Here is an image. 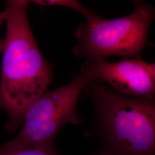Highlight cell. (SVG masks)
I'll return each instance as SVG.
<instances>
[{
  "mask_svg": "<svg viewBox=\"0 0 155 155\" xmlns=\"http://www.w3.org/2000/svg\"><path fill=\"white\" fill-rule=\"evenodd\" d=\"M107 155L105 154V153H101L100 154H98V155Z\"/></svg>",
  "mask_w": 155,
  "mask_h": 155,
  "instance_id": "9",
  "label": "cell"
},
{
  "mask_svg": "<svg viewBox=\"0 0 155 155\" xmlns=\"http://www.w3.org/2000/svg\"><path fill=\"white\" fill-rule=\"evenodd\" d=\"M81 70L91 80L98 81L118 94L128 97H155V64L141 58L122 59L111 62L106 60L85 61Z\"/></svg>",
  "mask_w": 155,
  "mask_h": 155,
  "instance_id": "5",
  "label": "cell"
},
{
  "mask_svg": "<svg viewBox=\"0 0 155 155\" xmlns=\"http://www.w3.org/2000/svg\"><path fill=\"white\" fill-rule=\"evenodd\" d=\"M133 12L125 16L78 26L77 44L72 52L86 61L106 60L113 56L122 59L140 58L148 45V32L155 17L154 6L144 1H133Z\"/></svg>",
  "mask_w": 155,
  "mask_h": 155,
  "instance_id": "3",
  "label": "cell"
},
{
  "mask_svg": "<svg viewBox=\"0 0 155 155\" xmlns=\"http://www.w3.org/2000/svg\"><path fill=\"white\" fill-rule=\"evenodd\" d=\"M0 155H60V154L56 150L53 143H47L18 150H5L1 147Z\"/></svg>",
  "mask_w": 155,
  "mask_h": 155,
  "instance_id": "7",
  "label": "cell"
},
{
  "mask_svg": "<svg viewBox=\"0 0 155 155\" xmlns=\"http://www.w3.org/2000/svg\"><path fill=\"white\" fill-rule=\"evenodd\" d=\"M91 80L89 74L81 70L69 83L46 91L26 111L21 132L1 148L18 150L53 143L64 125L80 124L82 119L78 112V102L83 89Z\"/></svg>",
  "mask_w": 155,
  "mask_h": 155,
  "instance_id": "4",
  "label": "cell"
},
{
  "mask_svg": "<svg viewBox=\"0 0 155 155\" xmlns=\"http://www.w3.org/2000/svg\"><path fill=\"white\" fill-rule=\"evenodd\" d=\"M2 20H3L2 16L1 13H0V25H1V22H2ZM4 45V40L0 38V54L2 52V50H3Z\"/></svg>",
  "mask_w": 155,
  "mask_h": 155,
  "instance_id": "8",
  "label": "cell"
},
{
  "mask_svg": "<svg viewBox=\"0 0 155 155\" xmlns=\"http://www.w3.org/2000/svg\"><path fill=\"white\" fill-rule=\"evenodd\" d=\"M31 1H6L1 12L6 22L0 82V107L7 113L12 132L22 125L26 111L47 91L54 80V66L42 55L28 21Z\"/></svg>",
  "mask_w": 155,
  "mask_h": 155,
  "instance_id": "1",
  "label": "cell"
},
{
  "mask_svg": "<svg viewBox=\"0 0 155 155\" xmlns=\"http://www.w3.org/2000/svg\"><path fill=\"white\" fill-rule=\"evenodd\" d=\"M33 3L43 6H60L70 8L81 13L86 18L87 22H94L102 18L97 13L90 10L81 2L74 0H37Z\"/></svg>",
  "mask_w": 155,
  "mask_h": 155,
  "instance_id": "6",
  "label": "cell"
},
{
  "mask_svg": "<svg viewBox=\"0 0 155 155\" xmlns=\"http://www.w3.org/2000/svg\"><path fill=\"white\" fill-rule=\"evenodd\" d=\"M96 112L94 132L101 153L155 155V97L134 98L117 93L91 80L83 89Z\"/></svg>",
  "mask_w": 155,
  "mask_h": 155,
  "instance_id": "2",
  "label": "cell"
}]
</instances>
